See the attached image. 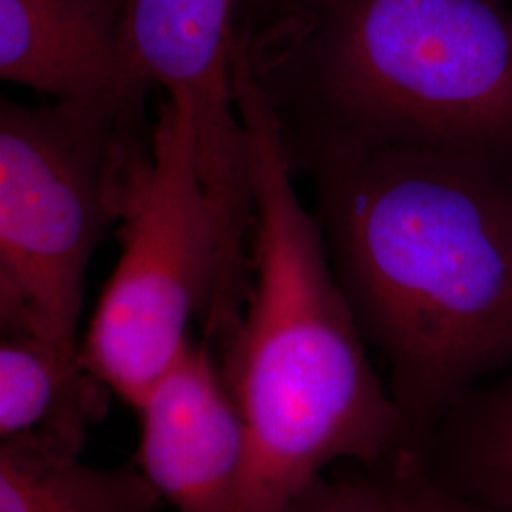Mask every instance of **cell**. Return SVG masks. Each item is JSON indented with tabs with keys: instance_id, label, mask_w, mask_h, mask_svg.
Returning a JSON list of instances; mask_svg holds the SVG:
<instances>
[{
	"instance_id": "obj_1",
	"label": "cell",
	"mask_w": 512,
	"mask_h": 512,
	"mask_svg": "<svg viewBox=\"0 0 512 512\" xmlns=\"http://www.w3.org/2000/svg\"><path fill=\"white\" fill-rule=\"evenodd\" d=\"M330 262L382 353L421 465L440 421L512 363V179L456 154L387 147L313 165Z\"/></svg>"
},
{
	"instance_id": "obj_2",
	"label": "cell",
	"mask_w": 512,
	"mask_h": 512,
	"mask_svg": "<svg viewBox=\"0 0 512 512\" xmlns=\"http://www.w3.org/2000/svg\"><path fill=\"white\" fill-rule=\"evenodd\" d=\"M234 92L251 165L255 279L220 340L219 370L249 433L234 512H275L334 461L385 471L403 463L408 437L370 365L319 217L294 190L272 107L239 52Z\"/></svg>"
},
{
	"instance_id": "obj_3",
	"label": "cell",
	"mask_w": 512,
	"mask_h": 512,
	"mask_svg": "<svg viewBox=\"0 0 512 512\" xmlns=\"http://www.w3.org/2000/svg\"><path fill=\"white\" fill-rule=\"evenodd\" d=\"M238 46L294 173L416 147L512 179L505 0H298Z\"/></svg>"
},
{
	"instance_id": "obj_4",
	"label": "cell",
	"mask_w": 512,
	"mask_h": 512,
	"mask_svg": "<svg viewBox=\"0 0 512 512\" xmlns=\"http://www.w3.org/2000/svg\"><path fill=\"white\" fill-rule=\"evenodd\" d=\"M147 97L27 107L0 103V327L80 346L78 323L95 247L122 220L150 148Z\"/></svg>"
},
{
	"instance_id": "obj_5",
	"label": "cell",
	"mask_w": 512,
	"mask_h": 512,
	"mask_svg": "<svg viewBox=\"0 0 512 512\" xmlns=\"http://www.w3.org/2000/svg\"><path fill=\"white\" fill-rule=\"evenodd\" d=\"M122 255L80 344L95 378L133 410L190 340L238 323L249 285L232 274L203 188L192 126L162 95L145 158L129 184Z\"/></svg>"
},
{
	"instance_id": "obj_6",
	"label": "cell",
	"mask_w": 512,
	"mask_h": 512,
	"mask_svg": "<svg viewBox=\"0 0 512 512\" xmlns=\"http://www.w3.org/2000/svg\"><path fill=\"white\" fill-rule=\"evenodd\" d=\"M239 0H122L131 88L160 90L192 126L205 194L226 255H247L253 184L234 92Z\"/></svg>"
},
{
	"instance_id": "obj_7",
	"label": "cell",
	"mask_w": 512,
	"mask_h": 512,
	"mask_svg": "<svg viewBox=\"0 0 512 512\" xmlns=\"http://www.w3.org/2000/svg\"><path fill=\"white\" fill-rule=\"evenodd\" d=\"M137 467L179 512H234L247 467L249 433L209 344L181 349L135 408Z\"/></svg>"
},
{
	"instance_id": "obj_8",
	"label": "cell",
	"mask_w": 512,
	"mask_h": 512,
	"mask_svg": "<svg viewBox=\"0 0 512 512\" xmlns=\"http://www.w3.org/2000/svg\"><path fill=\"white\" fill-rule=\"evenodd\" d=\"M120 0H0V76L57 103L147 97L131 88Z\"/></svg>"
},
{
	"instance_id": "obj_9",
	"label": "cell",
	"mask_w": 512,
	"mask_h": 512,
	"mask_svg": "<svg viewBox=\"0 0 512 512\" xmlns=\"http://www.w3.org/2000/svg\"><path fill=\"white\" fill-rule=\"evenodd\" d=\"M110 393L84 365L80 346L2 338L0 440L31 437L80 456L90 423L107 412Z\"/></svg>"
},
{
	"instance_id": "obj_10",
	"label": "cell",
	"mask_w": 512,
	"mask_h": 512,
	"mask_svg": "<svg viewBox=\"0 0 512 512\" xmlns=\"http://www.w3.org/2000/svg\"><path fill=\"white\" fill-rule=\"evenodd\" d=\"M139 467L101 469L31 437L0 440V512H156Z\"/></svg>"
},
{
	"instance_id": "obj_11",
	"label": "cell",
	"mask_w": 512,
	"mask_h": 512,
	"mask_svg": "<svg viewBox=\"0 0 512 512\" xmlns=\"http://www.w3.org/2000/svg\"><path fill=\"white\" fill-rule=\"evenodd\" d=\"M421 467L454 494L512 512V363L450 408Z\"/></svg>"
},
{
	"instance_id": "obj_12",
	"label": "cell",
	"mask_w": 512,
	"mask_h": 512,
	"mask_svg": "<svg viewBox=\"0 0 512 512\" xmlns=\"http://www.w3.org/2000/svg\"><path fill=\"white\" fill-rule=\"evenodd\" d=\"M275 512H387L385 476L321 475Z\"/></svg>"
},
{
	"instance_id": "obj_13",
	"label": "cell",
	"mask_w": 512,
	"mask_h": 512,
	"mask_svg": "<svg viewBox=\"0 0 512 512\" xmlns=\"http://www.w3.org/2000/svg\"><path fill=\"white\" fill-rule=\"evenodd\" d=\"M387 512H507L486 507L440 486L420 465L387 469Z\"/></svg>"
},
{
	"instance_id": "obj_14",
	"label": "cell",
	"mask_w": 512,
	"mask_h": 512,
	"mask_svg": "<svg viewBox=\"0 0 512 512\" xmlns=\"http://www.w3.org/2000/svg\"><path fill=\"white\" fill-rule=\"evenodd\" d=\"M298 0H239L238 31L253 33L272 19L281 16Z\"/></svg>"
},
{
	"instance_id": "obj_15",
	"label": "cell",
	"mask_w": 512,
	"mask_h": 512,
	"mask_svg": "<svg viewBox=\"0 0 512 512\" xmlns=\"http://www.w3.org/2000/svg\"><path fill=\"white\" fill-rule=\"evenodd\" d=\"M505 2H509V4H512V0H505Z\"/></svg>"
},
{
	"instance_id": "obj_16",
	"label": "cell",
	"mask_w": 512,
	"mask_h": 512,
	"mask_svg": "<svg viewBox=\"0 0 512 512\" xmlns=\"http://www.w3.org/2000/svg\"><path fill=\"white\" fill-rule=\"evenodd\" d=\"M120 2H122V0H120Z\"/></svg>"
}]
</instances>
